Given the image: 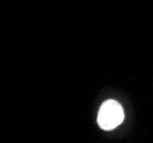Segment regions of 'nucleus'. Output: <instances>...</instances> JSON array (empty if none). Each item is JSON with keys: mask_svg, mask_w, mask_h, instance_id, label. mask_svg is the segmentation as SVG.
Masks as SVG:
<instances>
[{"mask_svg": "<svg viewBox=\"0 0 153 143\" xmlns=\"http://www.w3.org/2000/svg\"><path fill=\"white\" fill-rule=\"evenodd\" d=\"M123 118L125 113L121 105L114 100H108L101 105L97 116V121L102 130H111L121 125Z\"/></svg>", "mask_w": 153, "mask_h": 143, "instance_id": "f257e3e1", "label": "nucleus"}]
</instances>
